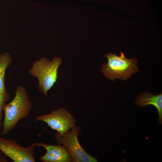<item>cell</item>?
I'll list each match as a JSON object with an SVG mask.
<instances>
[{
	"instance_id": "52a82bcc",
	"label": "cell",
	"mask_w": 162,
	"mask_h": 162,
	"mask_svg": "<svg viewBox=\"0 0 162 162\" xmlns=\"http://www.w3.org/2000/svg\"><path fill=\"white\" fill-rule=\"evenodd\" d=\"M34 143L35 146L43 147L46 150V154L39 158L42 162H72L69 153L63 145L48 144L42 142Z\"/></svg>"
},
{
	"instance_id": "9c48e42d",
	"label": "cell",
	"mask_w": 162,
	"mask_h": 162,
	"mask_svg": "<svg viewBox=\"0 0 162 162\" xmlns=\"http://www.w3.org/2000/svg\"><path fill=\"white\" fill-rule=\"evenodd\" d=\"M135 104L137 106H139L145 107L149 105L154 106L158 110V113L159 125L162 123V93L154 95L149 92H145L140 93L136 97L135 101Z\"/></svg>"
},
{
	"instance_id": "3957f363",
	"label": "cell",
	"mask_w": 162,
	"mask_h": 162,
	"mask_svg": "<svg viewBox=\"0 0 162 162\" xmlns=\"http://www.w3.org/2000/svg\"><path fill=\"white\" fill-rule=\"evenodd\" d=\"M62 62L59 57H54L52 61L43 57L34 62L29 70V74L38 79V90L46 97L48 91L57 82L58 69Z\"/></svg>"
},
{
	"instance_id": "8fae6325",
	"label": "cell",
	"mask_w": 162,
	"mask_h": 162,
	"mask_svg": "<svg viewBox=\"0 0 162 162\" xmlns=\"http://www.w3.org/2000/svg\"><path fill=\"white\" fill-rule=\"evenodd\" d=\"M2 116H1V115H0V125H1V119L2 118Z\"/></svg>"
},
{
	"instance_id": "8992f818",
	"label": "cell",
	"mask_w": 162,
	"mask_h": 162,
	"mask_svg": "<svg viewBox=\"0 0 162 162\" xmlns=\"http://www.w3.org/2000/svg\"><path fill=\"white\" fill-rule=\"evenodd\" d=\"M34 143L27 146L19 145L15 140L0 136V151L14 162H34Z\"/></svg>"
},
{
	"instance_id": "ba28073f",
	"label": "cell",
	"mask_w": 162,
	"mask_h": 162,
	"mask_svg": "<svg viewBox=\"0 0 162 162\" xmlns=\"http://www.w3.org/2000/svg\"><path fill=\"white\" fill-rule=\"evenodd\" d=\"M12 60L11 57L8 52L0 54V115L1 116L4 105L10 98L4 78L6 69L11 64Z\"/></svg>"
},
{
	"instance_id": "277c9868",
	"label": "cell",
	"mask_w": 162,
	"mask_h": 162,
	"mask_svg": "<svg viewBox=\"0 0 162 162\" xmlns=\"http://www.w3.org/2000/svg\"><path fill=\"white\" fill-rule=\"evenodd\" d=\"M80 131V127L76 126L62 134L57 132L55 136L58 144L63 145L68 150L72 162H98L97 158L87 153L80 144L78 136Z\"/></svg>"
},
{
	"instance_id": "30bf717a",
	"label": "cell",
	"mask_w": 162,
	"mask_h": 162,
	"mask_svg": "<svg viewBox=\"0 0 162 162\" xmlns=\"http://www.w3.org/2000/svg\"><path fill=\"white\" fill-rule=\"evenodd\" d=\"M4 155L3 154L0 153V162H7Z\"/></svg>"
},
{
	"instance_id": "6da1fadb",
	"label": "cell",
	"mask_w": 162,
	"mask_h": 162,
	"mask_svg": "<svg viewBox=\"0 0 162 162\" xmlns=\"http://www.w3.org/2000/svg\"><path fill=\"white\" fill-rule=\"evenodd\" d=\"M14 99L4 105V114L2 135L7 134L15 128L20 120L28 116L32 108V104L25 88L18 86L15 90Z\"/></svg>"
},
{
	"instance_id": "7a4b0ae2",
	"label": "cell",
	"mask_w": 162,
	"mask_h": 162,
	"mask_svg": "<svg viewBox=\"0 0 162 162\" xmlns=\"http://www.w3.org/2000/svg\"><path fill=\"white\" fill-rule=\"evenodd\" d=\"M104 56L107 58V62L102 64L101 70L106 78L113 81L116 79L125 81L132 74L139 71L138 60L134 57L128 58L121 51L119 56L111 52Z\"/></svg>"
},
{
	"instance_id": "5b68a950",
	"label": "cell",
	"mask_w": 162,
	"mask_h": 162,
	"mask_svg": "<svg viewBox=\"0 0 162 162\" xmlns=\"http://www.w3.org/2000/svg\"><path fill=\"white\" fill-rule=\"evenodd\" d=\"M46 123L51 129L62 134L76 126V120L69 112L64 108L54 110L49 114L38 116L35 121Z\"/></svg>"
}]
</instances>
